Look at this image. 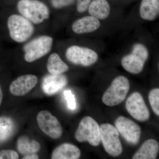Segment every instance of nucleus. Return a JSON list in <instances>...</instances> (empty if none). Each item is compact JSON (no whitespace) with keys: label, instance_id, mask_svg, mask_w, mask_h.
<instances>
[{"label":"nucleus","instance_id":"1","mask_svg":"<svg viewBox=\"0 0 159 159\" xmlns=\"http://www.w3.org/2000/svg\"><path fill=\"white\" fill-rule=\"evenodd\" d=\"M17 7L22 16L35 24L42 23L50 16L48 6L38 0H20Z\"/></svg>","mask_w":159,"mask_h":159},{"label":"nucleus","instance_id":"2","mask_svg":"<svg viewBox=\"0 0 159 159\" xmlns=\"http://www.w3.org/2000/svg\"><path fill=\"white\" fill-rule=\"evenodd\" d=\"M129 88L130 84L127 78L123 76L116 77L103 94L102 102L109 107L119 105L125 100Z\"/></svg>","mask_w":159,"mask_h":159},{"label":"nucleus","instance_id":"3","mask_svg":"<svg viewBox=\"0 0 159 159\" xmlns=\"http://www.w3.org/2000/svg\"><path fill=\"white\" fill-rule=\"evenodd\" d=\"M7 25L10 37L17 43L26 41L34 32L31 22L22 16L12 15L8 18Z\"/></svg>","mask_w":159,"mask_h":159},{"label":"nucleus","instance_id":"4","mask_svg":"<svg viewBox=\"0 0 159 159\" xmlns=\"http://www.w3.org/2000/svg\"><path fill=\"white\" fill-rule=\"evenodd\" d=\"M75 137L78 142L87 141L92 146H98L100 142V126L92 117H84L80 122Z\"/></svg>","mask_w":159,"mask_h":159},{"label":"nucleus","instance_id":"5","mask_svg":"<svg viewBox=\"0 0 159 159\" xmlns=\"http://www.w3.org/2000/svg\"><path fill=\"white\" fill-rule=\"evenodd\" d=\"M148 56V51L145 46L141 43L135 44L133 47L131 53L122 58V67L129 73L139 74L143 70Z\"/></svg>","mask_w":159,"mask_h":159},{"label":"nucleus","instance_id":"6","mask_svg":"<svg viewBox=\"0 0 159 159\" xmlns=\"http://www.w3.org/2000/svg\"><path fill=\"white\" fill-rule=\"evenodd\" d=\"M100 141L106 152L114 157L119 156L122 152V147L119 138V132L109 123L100 126Z\"/></svg>","mask_w":159,"mask_h":159},{"label":"nucleus","instance_id":"7","mask_svg":"<svg viewBox=\"0 0 159 159\" xmlns=\"http://www.w3.org/2000/svg\"><path fill=\"white\" fill-rule=\"evenodd\" d=\"M53 39L51 37L43 35L34 39L24 47L25 60L32 62L48 54L52 48Z\"/></svg>","mask_w":159,"mask_h":159},{"label":"nucleus","instance_id":"8","mask_svg":"<svg viewBox=\"0 0 159 159\" xmlns=\"http://www.w3.org/2000/svg\"><path fill=\"white\" fill-rule=\"evenodd\" d=\"M66 57L74 64L89 66L98 60L97 53L92 49L78 46H72L66 52Z\"/></svg>","mask_w":159,"mask_h":159},{"label":"nucleus","instance_id":"9","mask_svg":"<svg viewBox=\"0 0 159 159\" xmlns=\"http://www.w3.org/2000/svg\"><path fill=\"white\" fill-rule=\"evenodd\" d=\"M37 122L43 132L52 139H59L62 135V129L57 118L49 111H41L37 115Z\"/></svg>","mask_w":159,"mask_h":159},{"label":"nucleus","instance_id":"10","mask_svg":"<svg viewBox=\"0 0 159 159\" xmlns=\"http://www.w3.org/2000/svg\"><path fill=\"white\" fill-rule=\"evenodd\" d=\"M115 126L129 144L136 145L139 143L141 137V128L133 121L121 116L116 120Z\"/></svg>","mask_w":159,"mask_h":159},{"label":"nucleus","instance_id":"11","mask_svg":"<svg viewBox=\"0 0 159 159\" xmlns=\"http://www.w3.org/2000/svg\"><path fill=\"white\" fill-rule=\"evenodd\" d=\"M125 107L129 113L138 121L145 122L149 119L150 113L142 95L135 92L128 97Z\"/></svg>","mask_w":159,"mask_h":159},{"label":"nucleus","instance_id":"12","mask_svg":"<svg viewBox=\"0 0 159 159\" xmlns=\"http://www.w3.org/2000/svg\"><path fill=\"white\" fill-rule=\"evenodd\" d=\"M38 78L32 74L23 75L12 81L9 87L12 95L18 97L25 96L29 93L37 84Z\"/></svg>","mask_w":159,"mask_h":159},{"label":"nucleus","instance_id":"13","mask_svg":"<svg viewBox=\"0 0 159 159\" xmlns=\"http://www.w3.org/2000/svg\"><path fill=\"white\" fill-rule=\"evenodd\" d=\"M67 83V78L65 75L51 74L43 79V91L47 95H54L62 90Z\"/></svg>","mask_w":159,"mask_h":159},{"label":"nucleus","instance_id":"14","mask_svg":"<svg viewBox=\"0 0 159 159\" xmlns=\"http://www.w3.org/2000/svg\"><path fill=\"white\" fill-rule=\"evenodd\" d=\"M100 26L99 20L93 16H87L77 20L72 25V30L76 34L90 33L96 31Z\"/></svg>","mask_w":159,"mask_h":159},{"label":"nucleus","instance_id":"15","mask_svg":"<svg viewBox=\"0 0 159 159\" xmlns=\"http://www.w3.org/2000/svg\"><path fill=\"white\" fill-rule=\"evenodd\" d=\"M79 148L73 144L64 143L55 148L51 155L52 159H77L80 157Z\"/></svg>","mask_w":159,"mask_h":159},{"label":"nucleus","instance_id":"16","mask_svg":"<svg viewBox=\"0 0 159 159\" xmlns=\"http://www.w3.org/2000/svg\"><path fill=\"white\" fill-rule=\"evenodd\" d=\"M159 150L158 143L154 139L145 141L139 150L133 157V159H155L157 158Z\"/></svg>","mask_w":159,"mask_h":159},{"label":"nucleus","instance_id":"17","mask_svg":"<svg viewBox=\"0 0 159 159\" xmlns=\"http://www.w3.org/2000/svg\"><path fill=\"white\" fill-rule=\"evenodd\" d=\"M142 19L148 21L155 20L159 13V0H142L140 9Z\"/></svg>","mask_w":159,"mask_h":159},{"label":"nucleus","instance_id":"18","mask_svg":"<svg viewBox=\"0 0 159 159\" xmlns=\"http://www.w3.org/2000/svg\"><path fill=\"white\" fill-rule=\"evenodd\" d=\"M89 8V14L98 20L106 19L110 13V6L106 0H93Z\"/></svg>","mask_w":159,"mask_h":159},{"label":"nucleus","instance_id":"19","mask_svg":"<svg viewBox=\"0 0 159 159\" xmlns=\"http://www.w3.org/2000/svg\"><path fill=\"white\" fill-rule=\"evenodd\" d=\"M47 69L50 74H61L68 70L69 67L57 53L49 56L47 63Z\"/></svg>","mask_w":159,"mask_h":159},{"label":"nucleus","instance_id":"20","mask_svg":"<svg viewBox=\"0 0 159 159\" xmlns=\"http://www.w3.org/2000/svg\"><path fill=\"white\" fill-rule=\"evenodd\" d=\"M17 149L23 154L35 153L39 151L40 145L35 141H30L28 137L22 136L18 139Z\"/></svg>","mask_w":159,"mask_h":159},{"label":"nucleus","instance_id":"21","mask_svg":"<svg viewBox=\"0 0 159 159\" xmlns=\"http://www.w3.org/2000/svg\"><path fill=\"white\" fill-rule=\"evenodd\" d=\"M149 102L152 110L157 116H159V89H153L148 96Z\"/></svg>","mask_w":159,"mask_h":159},{"label":"nucleus","instance_id":"22","mask_svg":"<svg viewBox=\"0 0 159 159\" xmlns=\"http://www.w3.org/2000/svg\"><path fill=\"white\" fill-rule=\"evenodd\" d=\"M64 95L67 102L68 108L71 110H74L77 107L75 96L72 93V92L70 90L65 91Z\"/></svg>","mask_w":159,"mask_h":159},{"label":"nucleus","instance_id":"23","mask_svg":"<svg viewBox=\"0 0 159 159\" xmlns=\"http://www.w3.org/2000/svg\"><path fill=\"white\" fill-rule=\"evenodd\" d=\"M17 152L12 150H2L0 151V159H17Z\"/></svg>","mask_w":159,"mask_h":159},{"label":"nucleus","instance_id":"24","mask_svg":"<svg viewBox=\"0 0 159 159\" xmlns=\"http://www.w3.org/2000/svg\"><path fill=\"white\" fill-rule=\"evenodd\" d=\"M51 4L54 8L60 9L70 6L75 0H51Z\"/></svg>","mask_w":159,"mask_h":159},{"label":"nucleus","instance_id":"25","mask_svg":"<svg viewBox=\"0 0 159 159\" xmlns=\"http://www.w3.org/2000/svg\"><path fill=\"white\" fill-rule=\"evenodd\" d=\"M91 0H77V9L80 13L86 11L90 4Z\"/></svg>","mask_w":159,"mask_h":159},{"label":"nucleus","instance_id":"26","mask_svg":"<svg viewBox=\"0 0 159 159\" xmlns=\"http://www.w3.org/2000/svg\"><path fill=\"white\" fill-rule=\"evenodd\" d=\"M5 119L6 118H0V141L5 139L4 136L7 134L8 131V126L5 122Z\"/></svg>","mask_w":159,"mask_h":159},{"label":"nucleus","instance_id":"27","mask_svg":"<svg viewBox=\"0 0 159 159\" xmlns=\"http://www.w3.org/2000/svg\"><path fill=\"white\" fill-rule=\"evenodd\" d=\"M39 158V157L36 153L27 154L23 158V159H38Z\"/></svg>","mask_w":159,"mask_h":159},{"label":"nucleus","instance_id":"28","mask_svg":"<svg viewBox=\"0 0 159 159\" xmlns=\"http://www.w3.org/2000/svg\"><path fill=\"white\" fill-rule=\"evenodd\" d=\"M3 99V93L2 91V88H1V85H0V106L2 104V101Z\"/></svg>","mask_w":159,"mask_h":159}]
</instances>
